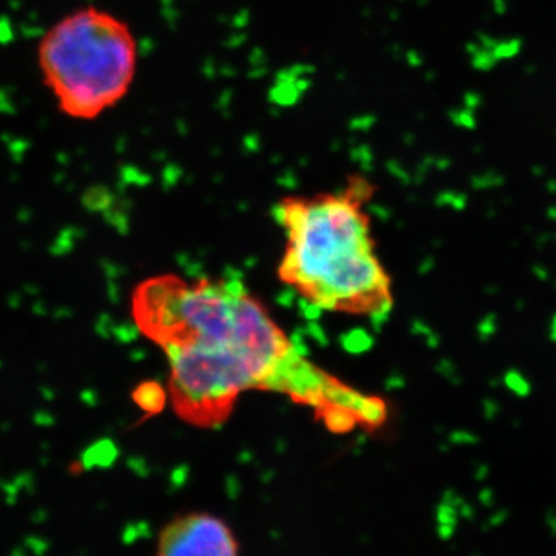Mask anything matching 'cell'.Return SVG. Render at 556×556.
I'll use <instances>...</instances> for the list:
<instances>
[{"label":"cell","mask_w":556,"mask_h":556,"mask_svg":"<svg viewBox=\"0 0 556 556\" xmlns=\"http://www.w3.org/2000/svg\"><path fill=\"white\" fill-rule=\"evenodd\" d=\"M369 189L358 178L338 192L292 197L277 207L288 236L281 273L321 308L375 313L390 306L364 211Z\"/></svg>","instance_id":"1"},{"label":"cell","mask_w":556,"mask_h":556,"mask_svg":"<svg viewBox=\"0 0 556 556\" xmlns=\"http://www.w3.org/2000/svg\"><path fill=\"white\" fill-rule=\"evenodd\" d=\"M134 313L141 331L163 348L233 354L258 372L263 386L289 382L288 340L240 285L153 278L137 289Z\"/></svg>","instance_id":"2"},{"label":"cell","mask_w":556,"mask_h":556,"mask_svg":"<svg viewBox=\"0 0 556 556\" xmlns=\"http://www.w3.org/2000/svg\"><path fill=\"white\" fill-rule=\"evenodd\" d=\"M36 56L40 78L70 119L101 118L137 79L138 42L130 25L100 7H83L54 22Z\"/></svg>","instance_id":"3"},{"label":"cell","mask_w":556,"mask_h":556,"mask_svg":"<svg viewBox=\"0 0 556 556\" xmlns=\"http://www.w3.org/2000/svg\"><path fill=\"white\" fill-rule=\"evenodd\" d=\"M161 555H236L237 543L225 522L207 515H192L172 522L160 538Z\"/></svg>","instance_id":"4"},{"label":"cell","mask_w":556,"mask_h":556,"mask_svg":"<svg viewBox=\"0 0 556 556\" xmlns=\"http://www.w3.org/2000/svg\"><path fill=\"white\" fill-rule=\"evenodd\" d=\"M166 399V391L156 382L139 383L134 391L135 404L149 416L163 412Z\"/></svg>","instance_id":"5"},{"label":"cell","mask_w":556,"mask_h":556,"mask_svg":"<svg viewBox=\"0 0 556 556\" xmlns=\"http://www.w3.org/2000/svg\"><path fill=\"white\" fill-rule=\"evenodd\" d=\"M503 383L519 399L529 397L533 391L532 382L517 368H510L504 372Z\"/></svg>","instance_id":"6"},{"label":"cell","mask_w":556,"mask_h":556,"mask_svg":"<svg viewBox=\"0 0 556 556\" xmlns=\"http://www.w3.org/2000/svg\"><path fill=\"white\" fill-rule=\"evenodd\" d=\"M496 332L497 314L490 311V313H486L478 324V338L482 343H486L490 339L495 338Z\"/></svg>","instance_id":"7"},{"label":"cell","mask_w":556,"mask_h":556,"mask_svg":"<svg viewBox=\"0 0 556 556\" xmlns=\"http://www.w3.org/2000/svg\"><path fill=\"white\" fill-rule=\"evenodd\" d=\"M503 412V405L493 397H485L482 401V415H484L486 422H492Z\"/></svg>","instance_id":"8"},{"label":"cell","mask_w":556,"mask_h":556,"mask_svg":"<svg viewBox=\"0 0 556 556\" xmlns=\"http://www.w3.org/2000/svg\"><path fill=\"white\" fill-rule=\"evenodd\" d=\"M450 439H452L453 444L477 445L481 442V438L478 434L470 433V431H456Z\"/></svg>","instance_id":"9"},{"label":"cell","mask_w":556,"mask_h":556,"mask_svg":"<svg viewBox=\"0 0 556 556\" xmlns=\"http://www.w3.org/2000/svg\"><path fill=\"white\" fill-rule=\"evenodd\" d=\"M439 521H441L442 525L456 526L457 514L455 508L450 506L448 503L439 508Z\"/></svg>","instance_id":"10"},{"label":"cell","mask_w":556,"mask_h":556,"mask_svg":"<svg viewBox=\"0 0 556 556\" xmlns=\"http://www.w3.org/2000/svg\"><path fill=\"white\" fill-rule=\"evenodd\" d=\"M508 518H510V510L506 507H501L495 510V514L490 515L489 521L486 522H489L490 527L493 529V527L506 525Z\"/></svg>","instance_id":"11"},{"label":"cell","mask_w":556,"mask_h":556,"mask_svg":"<svg viewBox=\"0 0 556 556\" xmlns=\"http://www.w3.org/2000/svg\"><path fill=\"white\" fill-rule=\"evenodd\" d=\"M478 500L485 508L495 507L496 495L490 486H484V489L479 492Z\"/></svg>","instance_id":"12"},{"label":"cell","mask_w":556,"mask_h":556,"mask_svg":"<svg viewBox=\"0 0 556 556\" xmlns=\"http://www.w3.org/2000/svg\"><path fill=\"white\" fill-rule=\"evenodd\" d=\"M544 522H546L548 533L556 540V507H548L544 514Z\"/></svg>","instance_id":"13"},{"label":"cell","mask_w":556,"mask_h":556,"mask_svg":"<svg viewBox=\"0 0 556 556\" xmlns=\"http://www.w3.org/2000/svg\"><path fill=\"white\" fill-rule=\"evenodd\" d=\"M532 274L536 280L543 281V283L544 281L551 280V273H548L546 266L540 265V263H536V265L532 266Z\"/></svg>","instance_id":"14"},{"label":"cell","mask_w":556,"mask_h":556,"mask_svg":"<svg viewBox=\"0 0 556 556\" xmlns=\"http://www.w3.org/2000/svg\"><path fill=\"white\" fill-rule=\"evenodd\" d=\"M460 515H463V518L467 519V521H475V519H477V510H475L473 506H468L466 503L460 506Z\"/></svg>","instance_id":"15"},{"label":"cell","mask_w":556,"mask_h":556,"mask_svg":"<svg viewBox=\"0 0 556 556\" xmlns=\"http://www.w3.org/2000/svg\"><path fill=\"white\" fill-rule=\"evenodd\" d=\"M489 475L490 467L486 466V464H479L477 471H475V479H477L478 482H482L485 481L486 478H489Z\"/></svg>","instance_id":"16"},{"label":"cell","mask_w":556,"mask_h":556,"mask_svg":"<svg viewBox=\"0 0 556 556\" xmlns=\"http://www.w3.org/2000/svg\"><path fill=\"white\" fill-rule=\"evenodd\" d=\"M484 294L489 295V298H493V295L501 294V287L496 283L486 285L484 288Z\"/></svg>","instance_id":"17"},{"label":"cell","mask_w":556,"mask_h":556,"mask_svg":"<svg viewBox=\"0 0 556 556\" xmlns=\"http://www.w3.org/2000/svg\"><path fill=\"white\" fill-rule=\"evenodd\" d=\"M548 240H551V236H548V233H543V236L538 237L536 248L543 249L548 243Z\"/></svg>","instance_id":"18"},{"label":"cell","mask_w":556,"mask_h":556,"mask_svg":"<svg viewBox=\"0 0 556 556\" xmlns=\"http://www.w3.org/2000/svg\"><path fill=\"white\" fill-rule=\"evenodd\" d=\"M527 303L526 300L522 298H519L515 300V311H518V313H522V311H526Z\"/></svg>","instance_id":"19"},{"label":"cell","mask_w":556,"mask_h":556,"mask_svg":"<svg viewBox=\"0 0 556 556\" xmlns=\"http://www.w3.org/2000/svg\"><path fill=\"white\" fill-rule=\"evenodd\" d=\"M501 383H503V378H492L489 380L490 388H500Z\"/></svg>","instance_id":"20"},{"label":"cell","mask_w":556,"mask_h":556,"mask_svg":"<svg viewBox=\"0 0 556 556\" xmlns=\"http://www.w3.org/2000/svg\"><path fill=\"white\" fill-rule=\"evenodd\" d=\"M547 218L552 219V222H556V207L548 208Z\"/></svg>","instance_id":"21"},{"label":"cell","mask_w":556,"mask_h":556,"mask_svg":"<svg viewBox=\"0 0 556 556\" xmlns=\"http://www.w3.org/2000/svg\"><path fill=\"white\" fill-rule=\"evenodd\" d=\"M551 331H556V313L551 318Z\"/></svg>","instance_id":"22"},{"label":"cell","mask_w":556,"mask_h":556,"mask_svg":"<svg viewBox=\"0 0 556 556\" xmlns=\"http://www.w3.org/2000/svg\"><path fill=\"white\" fill-rule=\"evenodd\" d=\"M511 426H514L515 428L521 427L522 426L521 419H518V417H515V419L511 420Z\"/></svg>","instance_id":"23"},{"label":"cell","mask_w":556,"mask_h":556,"mask_svg":"<svg viewBox=\"0 0 556 556\" xmlns=\"http://www.w3.org/2000/svg\"><path fill=\"white\" fill-rule=\"evenodd\" d=\"M481 530H482V532H484V533H489V532H490V530H492V527H490L489 522H485V525H482V526H481Z\"/></svg>","instance_id":"24"},{"label":"cell","mask_w":556,"mask_h":556,"mask_svg":"<svg viewBox=\"0 0 556 556\" xmlns=\"http://www.w3.org/2000/svg\"><path fill=\"white\" fill-rule=\"evenodd\" d=\"M554 289H555V291H556V280H554Z\"/></svg>","instance_id":"25"},{"label":"cell","mask_w":556,"mask_h":556,"mask_svg":"<svg viewBox=\"0 0 556 556\" xmlns=\"http://www.w3.org/2000/svg\"><path fill=\"white\" fill-rule=\"evenodd\" d=\"M555 241H556V237H555Z\"/></svg>","instance_id":"26"}]
</instances>
